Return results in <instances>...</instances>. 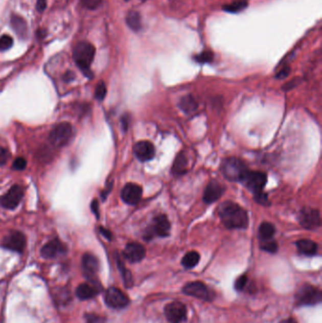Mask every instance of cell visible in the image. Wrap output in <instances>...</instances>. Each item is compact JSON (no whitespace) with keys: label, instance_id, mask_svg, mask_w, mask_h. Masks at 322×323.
<instances>
[{"label":"cell","instance_id":"obj_14","mask_svg":"<svg viewBox=\"0 0 322 323\" xmlns=\"http://www.w3.org/2000/svg\"><path fill=\"white\" fill-rule=\"evenodd\" d=\"M99 260L95 255L85 253L82 256L83 272L89 282L97 283V273L99 271Z\"/></svg>","mask_w":322,"mask_h":323},{"label":"cell","instance_id":"obj_19","mask_svg":"<svg viewBox=\"0 0 322 323\" xmlns=\"http://www.w3.org/2000/svg\"><path fill=\"white\" fill-rule=\"evenodd\" d=\"M123 255L125 259L130 263H138L144 259L146 255V249L139 243H130L126 246Z\"/></svg>","mask_w":322,"mask_h":323},{"label":"cell","instance_id":"obj_5","mask_svg":"<svg viewBox=\"0 0 322 323\" xmlns=\"http://www.w3.org/2000/svg\"><path fill=\"white\" fill-rule=\"evenodd\" d=\"M296 302L298 305H315L321 302V291L315 286L305 285L296 294Z\"/></svg>","mask_w":322,"mask_h":323},{"label":"cell","instance_id":"obj_25","mask_svg":"<svg viewBox=\"0 0 322 323\" xmlns=\"http://www.w3.org/2000/svg\"><path fill=\"white\" fill-rule=\"evenodd\" d=\"M179 107L180 108V110H182L185 112H194L195 110H197L198 108V103L196 100L193 98L191 95H188L183 97L179 102Z\"/></svg>","mask_w":322,"mask_h":323},{"label":"cell","instance_id":"obj_41","mask_svg":"<svg viewBox=\"0 0 322 323\" xmlns=\"http://www.w3.org/2000/svg\"><path fill=\"white\" fill-rule=\"evenodd\" d=\"M290 73V68L288 66H285L282 70H280L279 73L276 75V78L278 79H285Z\"/></svg>","mask_w":322,"mask_h":323},{"label":"cell","instance_id":"obj_26","mask_svg":"<svg viewBox=\"0 0 322 323\" xmlns=\"http://www.w3.org/2000/svg\"><path fill=\"white\" fill-rule=\"evenodd\" d=\"M126 22H127V25L129 26L132 31H140L142 28L141 16L139 13H137L135 11H130V13H128Z\"/></svg>","mask_w":322,"mask_h":323},{"label":"cell","instance_id":"obj_18","mask_svg":"<svg viewBox=\"0 0 322 323\" xmlns=\"http://www.w3.org/2000/svg\"><path fill=\"white\" fill-rule=\"evenodd\" d=\"M224 191H225V188L220 182H218L217 180H212L205 188L204 194H203V200L205 203L211 204L217 201V199L222 197Z\"/></svg>","mask_w":322,"mask_h":323},{"label":"cell","instance_id":"obj_45","mask_svg":"<svg viewBox=\"0 0 322 323\" xmlns=\"http://www.w3.org/2000/svg\"><path fill=\"white\" fill-rule=\"evenodd\" d=\"M121 123H122V127H123V130L125 131L128 130V127H129V123H130V118L129 116H123V118L121 119Z\"/></svg>","mask_w":322,"mask_h":323},{"label":"cell","instance_id":"obj_23","mask_svg":"<svg viewBox=\"0 0 322 323\" xmlns=\"http://www.w3.org/2000/svg\"><path fill=\"white\" fill-rule=\"evenodd\" d=\"M11 23L13 30L19 37L26 38L28 36V27L24 19L18 15H13Z\"/></svg>","mask_w":322,"mask_h":323},{"label":"cell","instance_id":"obj_39","mask_svg":"<svg viewBox=\"0 0 322 323\" xmlns=\"http://www.w3.org/2000/svg\"><path fill=\"white\" fill-rule=\"evenodd\" d=\"M9 152L6 149H0V167L5 166L9 159Z\"/></svg>","mask_w":322,"mask_h":323},{"label":"cell","instance_id":"obj_28","mask_svg":"<svg viewBox=\"0 0 322 323\" xmlns=\"http://www.w3.org/2000/svg\"><path fill=\"white\" fill-rule=\"evenodd\" d=\"M199 259L200 256L197 251H189L183 256L181 260V265L186 268H193L198 265Z\"/></svg>","mask_w":322,"mask_h":323},{"label":"cell","instance_id":"obj_35","mask_svg":"<svg viewBox=\"0 0 322 323\" xmlns=\"http://www.w3.org/2000/svg\"><path fill=\"white\" fill-rule=\"evenodd\" d=\"M57 301L61 304L64 303H68L69 298H70V291L65 288H62L60 290V292L56 294Z\"/></svg>","mask_w":322,"mask_h":323},{"label":"cell","instance_id":"obj_46","mask_svg":"<svg viewBox=\"0 0 322 323\" xmlns=\"http://www.w3.org/2000/svg\"><path fill=\"white\" fill-rule=\"evenodd\" d=\"M74 74L72 72H67L65 76H64V80L66 81H72L74 79Z\"/></svg>","mask_w":322,"mask_h":323},{"label":"cell","instance_id":"obj_29","mask_svg":"<svg viewBox=\"0 0 322 323\" xmlns=\"http://www.w3.org/2000/svg\"><path fill=\"white\" fill-rule=\"evenodd\" d=\"M118 268H119V270L121 271L122 277H123V280H124L125 286H127V287H131L132 284H133V282H132L131 274H130V271H129V270L125 267L124 265H123V263L120 261L119 259H118Z\"/></svg>","mask_w":322,"mask_h":323},{"label":"cell","instance_id":"obj_2","mask_svg":"<svg viewBox=\"0 0 322 323\" xmlns=\"http://www.w3.org/2000/svg\"><path fill=\"white\" fill-rule=\"evenodd\" d=\"M96 54V49L93 44L86 41H81L76 44L73 50V59L78 67L81 69L82 73L91 78L93 74L90 70L91 63L93 62Z\"/></svg>","mask_w":322,"mask_h":323},{"label":"cell","instance_id":"obj_16","mask_svg":"<svg viewBox=\"0 0 322 323\" xmlns=\"http://www.w3.org/2000/svg\"><path fill=\"white\" fill-rule=\"evenodd\" d=\"M66 250L67 248L63 243L61 242L59 239H53L43 246L41 249V255L43 258L52 259L65 253Z\"/></svg>","mask_w":322,"mask_h":323},{"label":"cell","instance_id":"obj_20","mask_svg":"<svg viewBox=\"0 0 322 323\" xmlns=\"http://www.w3.org/2000/svg\"><path fill=\"white\" fill-rule=\"evenodd\" d=\"M100 289L99 286L96 285V283H88V284H81L78 286L76 294L78 296V298L82 301H86L96 297L99 294Z\"/></svg>","mask_w":322,"mask_h":323},{"label":"cell","instance_id":"obj_37","mask_svg":"<svg viewBox=\"0 0 322 323\" xmlns=\"http://www.w3.org/2000/svg\"><path fill=\"white\" fill-rule=\"evenodd\" d=\"M27 168V161L24 158L19 157L16 160H14L13 164V168L14 170H24Z\"/></svg>","mask_w":322,"mask_h":323},{"label":"cell","instance_id":"obj_40","mask_svg":"<svg viewBox=\"0 0 322 323\" xmlns=\"http://www.w3.org/2000/svg\"><path fill=\"white\" fill-rule=\"evenodd\" d=\"M112 181L111 182H109V183H107V186H106L105 189L102 191L101 193V199L102 200H105L107 199V197H108V195L110 194L111 192V190H112Z\"/></svg>","mask_w":322,"mask_h":323},{"label":"cell","instance_id":"obj_21","mask_svg":"<svg viewBox=\"0 0 322 323\" xmlns=\"http://www.w3.org/2000/svg\"><path fill=\"white\" fill-rule=\"evenodd\" d=\"M187 170H188V158L183 152H180L177 155L174 161L172 172L174 175L180 176V175L186 174Z\"/></svg>","mask_w":322,"mask_h":323},{"label":"cell","instance_id":"obj_9","mask_svg":"<svg viewBox=\"0 0 322 323\" xmlns=\"http://www.w3.org/2000/svg\"><path fill=\"white\" fill-rule=\"evenodd\" d=\"M106 305L113 309H122L130 304V299L124 292L117 287H110L105 294Z\"/></svg>","mask_w":322,"mask_h":323},{"label":"cell","instance_id":"obj_44","mask_svg":"<svg viewBox=\"0 0 322 323\" xmlns=\"http://www.w3.org/2000/svg\"><path fill=\"white\" fill-rule=\"evenodd\" d=\"M36 8L39 12H43L47 8V0H37Z\"/></svg>","mask_w":322,"mask_h":323},{"label":"cell","instance_id":"obj_48","mask_svg":"<svg viewBox=\"0 0 322 323\" xmlns=\"http://www.w3.org/2000/svg\"><path fill=\"white\" fill-rule=\"evenodd\" d=\"M125 1H129V0H125Z\"/></svg>","mask_w":322,"mask_h":323},{"label":"cell","instance_id":"obj_1","mask_svg":"<svg viewBox=\"0 0 322 323\" xmlns=\"http://www.w3.org/2000/svg\"><path fill=\"white\" fill-rule=\"evenodd\" d=\"M217 214L228 229H245L248 227V213L233 201L221 203L217 209Z\"/></svg>","mask_w":322,"mask_h":323},{"label":"cell","instance_id":"obj_4","mask_svg":"<svg viewBox=\"0 0 322 323\" xmlns=\"http://www.w3.org/2000/svg\"><path fill=\"white\" fill-rule=\"evenodd\" d=\"M73 133V128L68 122H62L57 124L50 131V142L54 147L62 148L68 143Z\"/></svg>","mask_w":322,"mask_h":323},{"label":"cell","instance_id":"obj_10","mask_svg":"<svg viewBox=\"0 0 322 323\" xmlns=\"http://www.w3.org/2000/svg\"><path fill=\"white\" fill-rule=\"evenodd\" d=\"M26 246V236L18 230H13L4 238L2 247L4 249L21 253Z\"/></svg>","mask_w":322,"mask_h":323},{"label":"cell","instance_id":"obj_12","mask_svg":"<svg viewBox=\"0 0 322 323\" xmlns=\"http://www.w3.org/2000/svg\"><path fill=\"white\" fill-rule=\"evenodd\" d=\"M165 315L170 323L182 322L186 317V305L180 302L170 303L165 308Z\"/></svg>","mask_w":322,"mask_h":323},{"label":"cell","instance_id":"obj_36","mask_svg":"<svg viewBox=\"0 0 322 323\" xmlns=\"http://www.w3.org/2000/svg\"><path fill=\"white\" fill-rule=\"evenodd\" d=\"M86 323H106V319L97 314L86 315Z\"/></svg>","mask_w":322,"mask_h":323},{"label":"cell","instance_id":"obj_17","mask_svg":"<svg viewBox=\"0 0 322 323\" xmlns=\"http://www.w3.org/2000/svg\"><path fill=\"white\" fill-rule=\"evenodd\" d=\"M133 153L140 161H150L154 158V145L149 141L137 142L133 147Z\"/></svg>","mask_w":322,"mask_h":323},{"label":"cell","instance_id":"obj_11","mask_svg":"<svg viewBox=\"0 0 322 323\" xmlns=\"http://www.w3.org/2000/svg\"><path fill=\"white\" fill-rule=\"evenodd\" d=\"M300 223L307 230H315L320 226L319 212L313 208H304L300 214Z\"/></svg>","mask_w":322,"mask_h":323},{"label":"cell","instance_id":"obj_42","mask_svg":"<svg viewBox=\"0 0 322 323\" xmlns=\"http://www.w3.org/2000/svg\"><path fill=\"white\" fill-rule=\"evenodd\" d=\"M91 211L93 212L97 218H99V201L97 199H94L91 203Z\"/></svg>","mask_w":322,"mask_h":323},{"label":"cell","instance_id":"obj_32","mask_svg":"<svg viewBox=\"0 0 322 323\" xmlns=\"http://www.w3.org/2000/svg\"><path fill=\"white\" fill-rule=\"evenodd\" d=\"M261 249L263 250H266L267 252H270V253H275L278 249V245L275 241H273L272 239L267 240V241H262Z\"/></svg>","mask_w":322,"mask_h":323},{"label":"cell","instance_id":"obj_7","mask_svg":"<svg viewBox=\"0 0 322 323\" xmlns=\"http://www.w3.org/2000/svg\"><path fill=\"white\" fill-rule=\"evenodd\" d=\"M169 232L170 223L168 218L165 215H160L154 218L152 226L146 230L144 237L146 240H150L154 236L166 237L169 236Z\"/></svg>","mask_w":322,"mask_h":323},{"label":"cell","instance_id":"obj_30","mask_svg":"<svg viewBox=\"0 0 322 323\" xmlns=\"http://www.w3.org/2000/svg\"><path fill=\"white\" fill-rule=\"evenodd\" d=\"M193 59L196 62H199V63H208V62H213L214 53L210 50H205V51L199 53L198 55H195V56L193 57Z\"/></svg>","mask_w":322,"mask_h":323},{"label":"cell","instance_id":"obj_31","mask_svg":"<svg viewBox=\"0 0 322 323\" xmlns=\"http://www.w3.org/2000/svg\"><path fill=\"white\" fill-rule=\"evenodd\" d=\"M106 94H107V88H106L105 83L103 81H100L96 88L95 97L97 100L101 101L105 99Z\"/></svg>","mask_w":322,"mask_h":323},{"label":"cell","instance_id":"obj_47","mask_svg":"<svg viewBox=\"0 0 322 323\" xmlns=\"http://www.w3.org/2000/svg\"><path fill=\"white\" fill-rule=\"evenodd\" d=\"M282 323H297V321L294 318H287Z\"/></svg>","mask_w":322,"mask_h":323},{"label":"cell","instance_id":"obj_33","mask_svg":"<svg viewBox=\"0 0 322 323\" xmlns=\"http://www.w3.org/2000/svg\"><path fill=\"white\" fill-rule=\"evenodd\" d=\"M13 38L9 35H3L0 37V51H5L13 47Z\"/></svg>","mask_w":322,"mask_h":323},{"label":"cell","instance_id":"obj_38","mask_svg":"<svg viewBox=\"0 0 322 323\" xmlns=\"http://www.w3.org/2000/svg\"><path fill=\"white\" fill-rule=\"evenodd\" d=\"M248 277L246 275H242L238 279L236 280V288L237 290H243L245 286H247Z\"/></svg>","mask_w":322,"mask_h":323},{"label":"cell","instance_id":"obj_8","mask_svg":"<svg viewBox=\"0 0 322 323\" xmlns=\"http://www.w3.org/2000/svg\"><path fill=\"white\" fill-rule=\"evenodd\" d=\"M24 197V189L20 186H13L9 191L0 197V205L8 210H14Z\"/></svg>","mask_w":322,"mask_h":323},{"label":"cell","instance_id":"obj_13","mask_svg":"<svg viewBox=\"0 0 322 323\" xmlns=\"http://www.w3.org/2000/svg\"><path fill=\"white\" fill-rule=\"evenodd\" d=\"M182 291L186 295L204 301H211L213 295L211 294L208 287L201 282H191L186 284L182 288Z\"/></svg>","mask_w":322,"mask_h":323},{"label":"cell","instance_id":"obj_3","mask_svg":"<svg viewBox=\"0 0 322 323\" xmlns=\"http://www.w3.org/2000/svg\"><path fill=\"white\" fill-rule=\"evenodd\" d=\"M221 171L224 177L231 181H241L248 169L241 160L229 157L222 163Z\"/></svg>","mask_w":322,"mask_h":323},{"label":"cell","instance_id":"obj_43","mask_svg":"<svg viewBox=\"0 0 322 323\" xmlns=\"http://www.w3.org/2000/svg\"><path fill=\"white\" fill-rule=\"evenodd\" d=\"M99 232H100V234H101L102 236L105 237L106 239L112 240V235L110 230H107L104 227H99Z\"/></svg>","mask_w":322,"mask_h":323},{"label":"cell","instance_id":"obj_6","mask_svg":"<svg viewBox=\"0 0 322 323\" xmlns=\"http://www.w3.org/2000/svg\"><path fill=\"white\" fill-rule=\"evenodd\" d=\"M266 173L248 170L240 182L247 187L249 191L254 193V195H257L263 192V189L266 187Z\"/></svg>","mask_w":322,"mask_h":323},{"label":"cell","instance_id":"obj_27","mask_svg":"<svg viewBox=\"0 0 322 323\" xmlns=\"http://www.w3.org/2000/svg\"><path fill=\"white\" fill-rule=\"evenodd\" d=\"M248 3L247 0H236L229 4H226L223 6V11L229 13H238L244 11L247 7Z\"/></svg>","mask_w":322,"mask_h":323},{"label":"cell","instance_id":"obj_24","mask_svg":"<svg viewBox=\"0 0 322 323\" xmlns=\"http://www.w3.org/2000/svg\"><path fill=\"white\" fill-rule=\"evenodd\" d=\"M276 230L274 225L269 222H264L260 225L259 230H258V236L262 241H267L271 240L273 236L275 235Z\"/></svg>","mask_w":322,"mask_h":323},{"label":"cell","instance_id":"obj_22","mask_svg":"<svg viewBox=\"0 0 322 323\" xmlns=\"http://www.w3.org/2000/svg\"><path fill=\"white\" fill-rule=\"evenodd\" d=\"M297 248L300 253L306 256H314L317 252V244L309 239H303L297 241Z\"/></svg>","mask_w":322,"mask_h":323},{"label":"cell","instance_id":"obj_15","mask_svg":"<svg viewBox=\"0 0 322 323\" xmlns=\"http://www.w3.org/2000/svg\"><path fill=\"white\" fill-rule=\"evenodd\" d=\"M142 187L136 183H127L121 191V199L129 205H135L142 198Z\"/></svg>","mask_w":322,"mask_h":323},{"label":"cell","instance_id":"obj_34","mask_svg":"<svg viewBox=\"0 0 322 323\" xmlns=\"http://www.w3.org/2000/svg\"><path fill=\"white\" fill-rule=\"evenodd\" d=\"M81 5L88 10H96L98 9L102 0H81Z\"/></svg>","mask_w":322,"mask_h":323}]
</instances>
